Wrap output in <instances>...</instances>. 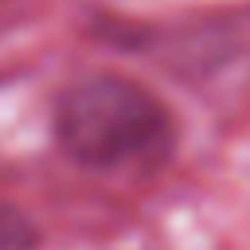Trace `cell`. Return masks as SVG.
Masks as SVG:
<instances>
[{
	"mask_svg": "<svg viewBox=\"0 0 250 250\" xmlns=\"http://www.w3.org/2000/svg\"><path fill=\"white\" fill-rule=\"evenodd\" d=\"M35 242H39L35 223L20 207L0 199V250H35Z\"/></svg>",
	"mask_w": 250,
	"mask_h": 250,
	"instance_id": "7a4b0ae2",
	"label": "cell"
},
{
	"mask_svg": "<svg viewBox=\"0 0 250 250\" xmlns=\"http://www.w3.org/2000/svg\"><path fill=\"white\" fill-rule=\"evenodd\" d=\"M55 141L90 172H152L176 148V117L145 82L90 70L55 98Z\"/></svg>",
	"mask_w": 250,
	"mask_h": 250,
	"instance_id": "6da1fadb",
	"label": "cell"
}]
</instances>
